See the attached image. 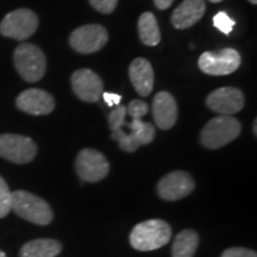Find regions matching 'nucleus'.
Wrapping results in <instances>:
<instances>
[{
	"instance_id": "obj_14",
	"label": "nucleus",
	"mask_w": 257,
	"mask_h": 257,
	"mask_svg": "<svg viewBox=\"0 0 257 257\" xmlns=\"http://www.w3.org/2000/svg\"><path fill=\"white\" fill-rule=\"evenodd\" d=\"M112 138L117 141L121 150L126 153H135L140 147L148 146L153 142L154 138H155V126L144 121L138 130L130 131L128 134L121 128L113 131Z\"/></svg>"
},
{
	"instance_id": "obj_13",
	"label": "nucleus",
	"mask_w": 257,
	"mask_h": 257,
	"mask_svg": "<svg viewBox=\"0 0 257 257\" xmlns=\"http://www.w3.org/2000/svg\"><path fill=\"white\" fill-rule=\"evenodd\" d=\"M16 105L19 110L32 115H46L55 108L53 95L38 88H30L18 95Z\"/></svg>"
},
{
	"instance_id": "obj_27",
	"label": "nucleus",
	"mask_w": 257,
	"mask_h": 257,
	"mask_svg": "<svg viewBox=\"0 0 257 257\" xmlns=\"http://www.w3.org/2000/svg\"><path fill=\"white\" fill-rule=\"evenodd\" d=\"M102 96H104V100L108 106H115L119 105L121 100V95L115 94V93H102Z\"/></svg>"
},
{
	"instance_id": "obj_24",
	"label": "nucleus",
	"mask_w": 257,
	"mask_h": 257,
	"mask_svg": "<svg viewBox=\"0 0 257 257\" xmlns=\"http://www.w3.org/2000/svg\"><path fill=\"white\" fill-rule=\"evenodd\" d=\"M149 111V106L142 100H133L126 107V114L131 117V119H141Z\"/></svg>"
},
{
	"instance_id": "obj_12",
	"label": "nucleus",
	"mask_w": 257,
	"mask_h": 257,
	"mask_svg": "<svg viewBox=\"0 0 257 257\" xmlns=\"http://www.w3.org/2000/svg\"><path fill=\"white\" fill-rule=\"evenodd\" d=\"M73 91L86 102H96L102 94V80L91 69H79L72 76Z\"/></svg>"
},
{
	"instance_id": "obj_22",
	"label": "nucleus",
	"mask_w": 257,
	"mask_h": 257,
	"mask_svg": "<svg viewBox=\"0 0 257 257\" xmlns=\"http://www.w3.org/2000/svg\"><path fill=\"white\" fill-rule=\"evenodd\" d=\"M125 117H126V107L123 105H118L111 112L110 115H108V125H110L112 133L121 128L125 123Z\"/></svg>"
},
{
	"instance_id": "obj_19",
	"label": "nucleus",
	"mask_w": 257,
	"mask_h": 257,
	"mask_svg": "<svg viewBox=\"0 0 257 257\" xmlns=\"http://www.w3.org/2000/svg\"><path fill=\"white\" fill-rule=\"evenodd\" d=\"M138 32L141 41L148 47L157 46L161 41V32L156 17L152 12H144L138 19Z\"/></svg>"
},
{
	"instance_id": "obj_29",
	"label": "nucleus",
	"mask_w": 257,
	"mask_h": 257,
	"mask_svg": "<svg viewBox=\"0 0 257 257\" xmlns=\"http://www.w3.org/2000/svg\"><path fill=\"white\" fill-rule=\"evenodd\" d=\"M256 126H257V120L255 119V121H253V135H257V130H256Z\"/></svg>"
},
{
	"instance_id": "obj_15",
	"label": "nucleus",
	"mask_w": 257,
	"mask_h": 257,
	"mask_svg": "<svg viewBox=\"0 0 257 257\" xmlns=\"http://www.w3.org/2000/svg\"><path fill=\"white\" fill-rule=\"evenodd\" d=\"M153 115L157 126L162 130L173 127L178 119V105L170 93H157L153 101Z\"/></svg>"
},
{
	"instance_id": "obj_10",
	"label": "nucleus",
	"mask_w": 257,
	"mask_h": 257,
	"mask_svg": "<svg viewBox=\"0 0 257 257\" xmlns=\"http://www.w3.org/2000/svg\"><path fill=\"white\" fill-rule=\"evenodd\" d=\"M194 187V180L191 174L182 170H175L160 180L157 193L163 200L176 201L191 194Z\"/></svg>"
},
{
	"instance_id": "obj_26",
	"label": "nucleus",
	"mask_w": 257,
	"mask_h": 257,
	"mask_svg": "<svg viewBox=\"0 0 257 257\" xmlns=\"http://www.w3.org/2000/svg\"><path fill=\"white\" fill-rule=\"evenodd\" d=\"M221 257H257V253L245 248H230L221 253Z\"/></svg>"
},
{
	"instance_id": "obj_8",
	"label": "nucleus",
	"mask_w": 257,
	"mask_h": 257,
	"mask_svg": "<svg viewBox=\"0 0 257 257\" xmlns=\"http://www.w3.org/2000/svg\"><path fill=\"white\" fill-rule=\"evenodd\" d=\"M75 169L79 178L86 182H98L107 176L110 163L100 152L83 149L76 157Z\"/></svg>"
},
{
	"instance_id": "obj_30",
	"label": "nucleus",
	"mask_w": 257,
	"mask_h": 257,
	"mask_svg": "<svg viewBox=\"0 0 257 257\" xmlns=\"http://www.w3.org/2000/svg\"><path fill=\"white\" fill-rule=\"evenodd\" d=\"M249 2L251 3V4H253V5L257 4V0H249Z\"/></svg>"
},
{
	"instance_id": "obj_17",
	"label": "nucleus",
	"mask_w": 257,
	"mask_h": 257,
	"mask_svg": "<svg viewBox=\"0 0 257 257\" xmlns=\"http://www.w3.org/2000/svg\"><path fill=\"white\" fill-rule=\"evenodd\" d=\"M128 75L138 94L148 96L153 92L155 75L149 61L143 57L135 59L128 68Z\"/></svg>"
},
{
	"instance_id": "obj_20",
	"label": "nucleus",
	"mask_w": 257,
	"mask_h": 257,
	"mask_svg": "<svg viewBox=\"0 0 257 257\" xmlns=\"http://www.w3.org/2000/svg\"><path fill=\"white\" fill-rule=\"evenodd\" d=\"M199 245V236L195 231L186 229L174 239L172 248L173 257H193Z\"/></svg>"
},
{
	"instance_id": "obj_4",
	"label": "nucleus",
	"mask_w": 257,
	"mask_h": 257,
	"mask_svg": "<svg viewBox=\"0 0 257 257\" xmlns=\"http://www.w3.org/2000/svg\"><path fill=\"white\" fill-rule=\"evenodd\" d=\"M14 61L16 69L25 81L36 82L43 78L46 73V56L35 44L23 43L18 46L15 50Z\"/></svg>"
},
{
	"instance_id": "obj_25",
	"label": "nucleus",
	"mask_w": 257,
	"mask_h": 257,
	"mask_svg": "<svg viewBox=\"0 0 257 257\" xmlns=\"http://www.w3.org/2000/svg\"><path fill=\"white\" fill-rule=\"evenodd\" d=\"M91 5L101 14H112L117 8L118 0H89Z\"/></svg>"
},
{
	"instance_id": "obj_6",
	"label": "nucleus",
	"mask_w": 257,
	"mask_h": 257,
	"mask_svg": "<svg viewBox=\"0 0 257 257\" xmlns=\"http://www.w3.org/2000/svg\"><path fill=\"white\" fill-rule=\"evenodd\" d=\"M38 28V17L28 9H18L5 16L0 23V34L17 41L28 40Z\"/></svg>"
},
{
	"instance_id": "obj_28",
	"label": "nucleus",
	"mask_w": 257,
	"mask_h": 257,
	"mask_svg": "<svg viewBox=\"0 0 257 257\" xmlns=\"http://www.w3.org/2000/svg\"><path fill=\"white\" fill-rule=\"evenodd\" d=\"M154 3H155L157 9L167 10L174 3V0H154Z\"/></svg>"
},
{
	"instance_id": "obj_5",
	"label": "nucleus",
	"mask_w": 257,
	"mask_h": 257,
	"mask_svg": "<svg viewBox=\"0 0 257 257\" xmlns=\"http://www.w3.org/2000/svg\"><path fill=\"white\" fill-rule=\"evenodd\" d=\"M239 53L232 48H225L219 51H206L199 57L198 64L201 72L207 75H229L239 68Z\"/></svg>"
},
{
	"instance_id": "obj_1",
	"label": "nucleus",
	"mask_w": 257,
	"mask_h": 257,
	"mask_svg": "<svg viewBox=\"0 0 257 257\" xmlns=\"http://www.w3.org/2000/svg\"><path fill=\"white\" fill-rule=\"evenodd\" d=\"M172 238V227L165 220L150 219L142 221L130 233V243L140 251H152L162 248Z\"/></svg>"
},
{
	"instance_id": "obj_3",
	"label": "nucleus",
	"mask_w": 257,
	"mask_h": 257,
	"mask_svg": "<svg viewBox=\"0 0 257 257\" xmlns=\"http://www.w3.org/2000/svg\"><path fill=\"white\" fill-rule=\"evenodd\" d=\"M240 123L232 115H218L205 125L200 134V142L207 149H219L239 136Z\"/></svg>"
},
{
	"instance_id": "obj_9",
	"label": "nucleus",
	"mask_w": 257,
	"mask_h": 257,
	"mask_svg": "<svg viewBox=\"0 0 257 257\" xmlns=\"http://www.w3.org/2000/svg\"><path fill=\"white\" fill-rule=\"evenodd\" d=\"M107 40L108 34L104 27L89 24L75 29L70 35L69 43L80 54H92L102 49Z\"/></svg>"
},
{
	"instance_id": "obj_18",
	"label": "nucleus",
	"mask_w": 257,
	"mask_h": 257,
	"mask_svg": "<svg viewBox=\"0 0 257 257\" xmlns=\"http://www.w3.org/2000/svg\"><path fill=\"white\" fill-rule=\"evenodd\" d=\"M62 250V244L56 239L40 238L25 243L19 257H55Z\"/></svg>"
},
{
	"instance_id": "obj_32",
	"label": "nucleus",
	"mask_w": 257,
	"mask_h": 257,
	"mask_svg": "<svg viewBox=\"0 0 257 257\" xmlns=\"http://www.w3.org/2000/svg\"><path fill=\"white\" fill-rule=\"evenodd\" d=\"M210 2H211V3H220L221 0H210Z\"/></svg>"
},
{
	"instance_id": "obj_16",
	"label": "nucleus",
	"mask_w": 257,
	"mask_h": 257,
	"mask_svg": "<svg viewBox=\"0 0 257 257\" xmlns=\"http://www.w3.org/2000/svg\"><path fill=\"white\" fill-rule=\"evenodd\" d=\"M206 5L204 0H184L172 15L174 28L184 30L198 23L205 15Z\"/></svg>"
},
{
	"instance_id": "obj_11",
	"label": "nucleus",
	"mask_w": 257,
	"mask_h": 257,
	"mask_svg": "<svg viewBox=\"0 0 257 257\" xmlns=\"http://www.w3.org/2000/svg\"><path fill=\"white\" fill-rule=\"evenodd\" d=\"M206 105L220 115H231L244 107V94L239 88L221 87L208 94Z\"/></svg>"
},
{
	"instance_id": "obj_31",
	"label": "nucleus",
	"mask_w": 257,
	"mask_h": 257,
	"mask_svg": "<svg viewBox=\"0 0 257 257\" xmlns=\"http://www.w3.org/2000/svg\"><path fill=\"white\" fill-rule=\"evenodd\" d=\"M0 257H6V255H5V252H3L2 250H0Z\"/></svg>"
},
{
	"instance_id": "obj_2",
	"label": "nucleus",
	"mask_w": 257,
	"mask_h": 257,
	"mask_svg": "<svg viewBox=\"0 0 257 257\" xmlns=\"http://www.w3.org/2000/svg\"><path fill=\"white\" fill-rule=\"evenodd\" d=\"M11 210H14L21 218L36 225H48L54 218L49 204L27 191L12 193Z\"/></svg>"
},
{
	"instance_id": "obj_21",
	"label": "nucleus",
	"mask_w": 257,
	"mask_h": 257,
	"mask_svg": "<svg viewBox=\"0 0 257 257\" xmlns=\"http://www.w3.org/2000/svg\"><path fill=\"white\" fill-rule=\"evenodd\" d=\"M11 195L8 184L0 176V218L6 217L11 211Z\"/></svg>"
},
{
	"instance_id": "obj_23",
	"label": "nucleus",
	"mask_w": 257,
	"mask_h": 257,
	"mask_svg": "<svg viewBox=\"0 0 257 257\" xmlns=\"http://www.w3.org/2000/svg\"><path fill=\"white\" fill-rule=\"evenodd\" d=\"M213 24L218 30L223 32L225 35H230L231 31L233 30L234 27V21L230 18V16L226 12L220 11L213 17Z\"/></svg>"
},
{
	"instance_id": "obj_7",
	"label": "nucleus",
	"mask_w": 257,
	"mask_h": 257,
	"mask_svg": "<svg viewBox=\"0 0 257 257\" xmlns=\"http://www.w3.org/2000/svg\"><path fill=\"white\" fill-rule=\"evenodd\" d=\"M37 155V146L31 138L16 134L0 135V157L25 165L31 162Z\"/></svg>"
}]
</instances>
